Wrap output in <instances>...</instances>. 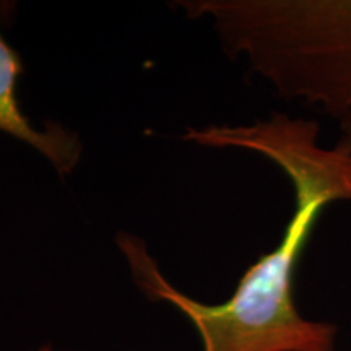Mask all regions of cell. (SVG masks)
<instances>
[{"label": "cell", "mask_w": 351, "mask_h": 351, "mask_svg": "<svg viewBox=\"0 0 351 351\" xmlns=\"http://www.w3.org/2000/svg\"><path fill=\"white\" fill-rule=\"evenodd\" d=\"M23 72V60L19 52L0 36V132L33 147L57 173L67 178L80 161V138L56 122L47 124L46 129H34L16 98V82Z\"/></svg>", "instance_id": "3957f363"}, {"label": "cell", "mask_w": 351, "mask_h": 351, "mask_svg": "<svg viewBox=\"0 0 351 351\" xmlns=\"http://www.w3.org/2000/svg\"><path fill=\"white\" fill-rule=\"evenodd\" d=\"M315 121L274 114L241 125L187 129L182 140L210 148H238L265 156L287 174L295 210L274 251L252 263L230 300L207 304L171 285L142 239L129 232L117 245L132 276L152 301L169 302L194 326L202 351H337L339 327L298 309L295 274L315 223L328 205L351 202V152L319 143Z\"/></svg>", "instance_id": "6da1fadb"}, {"label": "cell", "mask_w": 351, "mask_h": 351, "mask_svg": "<svg viewBox=\"0 0 351 351\" xmlns=\"http://www.w3.org/2000/svg\"><path fill=\"white\" fill-rule=\"evenodd\" d=\"M33 351H57V350H54V346H52V345H43V346H39V348L33 350Z\"/></svg>", "instance_id": "5b68a950"}, {"label": "cell", "mask_w": 351, "mask_h": 351, "mask_svg": "<svg viewBox=\"0 0 351 351\" xmlns=\"http://www.w3.org/2000/svg\"><path fill=\"white\" fill-rule=\"evenodd\" d=\"M208 19L223 51L244 57L276 95L351 114V0H179Z\"/></svg>", "instance_id": "7a4b0ae2"}, {"label": "cell", "mask_w": 351, "mask_h": 351, "mask_svg": "<svg viewBox=\"0 0 351 351\" xmlns=\"http://www.w3.org/2000/svg\"><path fill=\"white\" fill-rule=\"evenodd\" d=\"M339 121H340V132H341V137L339 140V143L345 145V147L351 152V114L341 117V119H339Z\"/></svg>", "instance_id": "277c9868"}]
</instances>
